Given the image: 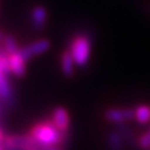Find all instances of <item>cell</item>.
Masks as SVG:
<instances>
[{
	"label": "cell",
	"instance_id": "6da1fadb",
	"mask_svg": "<svg viewBox=\"0 0 150 150\" xmlns=\"http://www.w3.org/2000/svg\"><path fill=\"white\" fill-rule=\"evenodd\" d=\"M27 134L34 139L37 144L43 148V150L56 145H63L66 148L69 142V137L64 136L58 130L51 118L37 122L31 127Z\"/></svg>",
	"mask_w": 150,
	"mask_h": 150
},
{
	"label": "cell",
	"instance_id": "5bb4252c",
	"mask_svg": "<svg viewBox=\"0 0 150 150\" xmlns=\"http://www.w3.org/2000/svg\"><path fill=\"white\" fill-rule=\"evenodd\" d=\"M4 108H5V105L1 103V100H0V122H1L3 116H4Z\"/></svg>",
	"mask_w": 150,
	"mask_h": 150
},
{
	"label": "cell",
	"instance_id": "9c48e42d",
	"mask_svg": "<svg viewBox=\"0 0 150 150\" xmlns=\"http://www.w3.org/2000/svg\"><path fill=\"white\" fill-rule=\"evenodd\" d=\"M109 150H125L124 137L118 130H112L108 134L106 137Z\"/></svg>",
	"mask_w": 150,
	"mask_h": 150
},
{
	"label": "cell",
	"instance_id": "5b68a950",
	"mask_svg": "<svg viewBox=\"0 0 150 150\" xmlns=\"http://www.w3.org/2000/svg\"><path fill=\"white\" fill-rule=\"evenodd\" d=\"M51 120H52L53 124L58 128V130L64 136L69 137L71 121H70V114H69V111L64 106H56L53 109L52 115H51Z\"/></svg>",
	"mask_w": 150,
	"mask_h": 150
},
{
	"label": "cell",
	"instance_id": "8992f818",
	"mask_svg": "<svg viewBox=\"0 0 150 150\" xmlns=\"http://www.w3.org/2000/svg\"><path fill=\"white\" fill-rule=\"evenodd\" d=\"M47 10L43 5H35L31 11V23L35 31H42L47 24Z\"/></svg>",
	"mask_w": 150,
	"mask_h": 150
},
{
	"label": "cell",
	"instance_id": "9a60e30c",
	"mask_svg": "<svg viewBox=\"0 0 150 150\" xmlns=\"http://www.w3.org/2000/svg\"><path fill=\"white\" fill-rule=\"evenodd\" d=\"M5 137H6V135L4 134V130L1 129V127H0V143H3V142H4Z\"/></svg>",
	"mask_w": 150,
	"mask_h": 150
},
{
	"label": "cell",
	"instance_id": "7a4b0ae2",
	"mask_svg": "<svg viewBox=\"0 0 150 150\" xmlns=\"http://www.w3.org/2000/svg\"><path fill=\"white\" fill-rule=\"evenodd\" d=\"M91 39L86 34H77L71 39L70 53L78 67H85L91 57Z\"/></svg>",
	"mask_w": 150,
	"mask_h": 150
},
{
	"label": "cell",
	"instance_id": "8fae6325",
	"mask_svg": "<svg viewBox=\"0 0 150 150\" xmlns=\"http://www.w3.org/2000/svg\"><path fill=\"white\" fill-rule=\"evenodd\" d=\"M1 45H3V47L5 49V51H6L8 54L16 53V52H18V51L20 50V47H19L17 40L13 38L12 35H10V34L4 35V40H3Z\"/></svg>",
	"mask_w": 150,
	"mask_h": 150
},
{
	"label": "cell",
	"instance_id": "52a82bcc",
	"mask_svg": "<svg viewBox=\"0 0 150 150\" xmlns=\"http://www.w3.org/2000/svg\"><path fill=\"white\" fill-rule=\"evenodd\" d=\"M8 59H10V66H11L12 76H14L17 78L24 77L26 74V64H27V62L21 56L20 50L16 53L8 54Z\"/></svg>",
	"mask_w": 150,
	"mask_h": 150
},
{
	"label": "cell",
	"instance_id": "2e32d148",
	"mask_svg": "<svg viewBox=\"0 0 150 150\" xmlns=\"http://www.w3.org/2000/svg\"><path fill=\"white\" fill-rule=\"evenodd\" d=\"M3 40H4V35H3V33L0 32V44L3 43Z\"/></svg>",
	"mask_w": 150,
	"mask_h": 150
},
{
	"label": "cell",
	"instance_id": "30bf717a",
	"mask_svg": "<svg viewBox=\"0 0 150 150\" xmlns=\"http://www.w3.org/2000/svg\"><path fill=\"white\" fill-rule=\"evenodd\" d=\"M135 121L139 125H145L150 123V106L146 104H141L135 108Z\"/></svg>",
	"mask_w": 150,
	"mask_h": 150
},
{
	"label": "cell",
	"instance_id": "ba28073f",
	"mask_svg": "<svg viewBox=\"0 0 150 150\" xmlns=\"http://www.w3.org/2000/svg\"><path fill=\"white\" fill-rule=\"evenodd\" d=\"M76 63H74L71 53L69 50L64 51L60 56V70L63 72V74L66 78H71L74 76V72H76Z\"/></svg>",
	"mask_w": 150,
	"mask_h": 150
},
{
	"label": "cell",
	"instance_id": "277c9868",
	"mask_svg": "<svg viewBox=\"0 0 150 150\" xmlns=\"http://www.w3.org/2000/svg\"><path fill=\"white\" fill-rule=\"evenodd\" d=\"M50 47H51L50 40L43 38V39H38V40L31 43L30 45H26V46L21 47L20 49V53L25 58V60L28 62L33 57L44 54L45 52H47L50 50Z\"/></svg>",
	"mask_w": 150,
	"mask_h": 150
},
{
	"label": "cell",
	"instance_id": "3957f363",
	"mask_svg": "<svg viewBox=\"0 0 150 150\" xmlns=\"http://www.w3.org/2000/svg\"><path fill=\"white\" fill-rule=\"evenodd\" d=\"M104 118L109 123L121 125L135 121V108H110L104 111Z\"/></svg>",
	"mask_w": 150,
	"mask_h": 150
},
{
	"label": "cell",
	"instance_id": "7c38bea8",
	"mask_svg": "<svg viewBox=\"0 0 150 150\" xmlns=\"http://www.w3.org/2000/svg\"><path fill=\"white\" fill-rule=\"evenodd\" d=\"M137 144L143 150H150V130L141 134L137 139Z\"/></svg>",
	"mask_w": 150,
	"mask_h": 150
},
{
	"label": "cell",
	"instance_id": "e0dca14e",
	"mask_svg": "<svg viewBox=\"0 0 150 150\" xmlns=\"http://www.w3.org/2000/svg\"><path fill=\"white\" fill-rule=\"evenodd\" d=\"M0 150H5L4 146H3V143H0Z\"/></svg>",
	"mask_w": 150,
	"mask_h": 150
},
{
	"label": "cell",
	"instance_id": "4fadbf2b",
	"mask_svg": "<svg viewBox=\"0 0 150 150\" xmlns=\"http://www.w3.org/2000/svg\"><path fill=\"white\" fill-rule=\"evenodd\" d=\"M45 150H65V146H63V145H56V146H50V148H47Z\"/></svg>",
	"mask_w": 150,
	"mask_h": 150
}]
</instances>
